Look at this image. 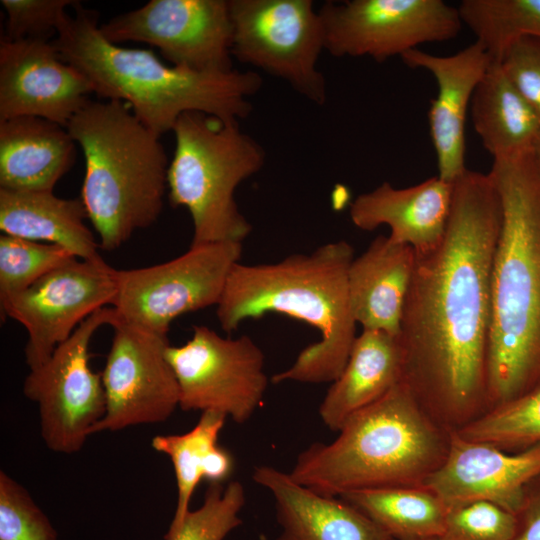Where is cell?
<instances>
[{
	"instance_id": "6da1fadb",
	"label": "cell",
	"mask_w": 540,
	"mask_h": 540,
	"mask_svg": "<svg viewBox=\"0 0 540 540\" xmlns=\"http://www.w3.org/2000/svg\"><path fill=\"white\" fill-rule=\"evenodd\" d=\"M500 225L490 174L467 169L453 183L442 240L415 252L398 335L402 381L449 431L488 409L491 272Z\"/></svg>"
},
{
	"instance_id": "7a4b0ae2",
	"label": "cell",
	"mask_w": 540,
	"mask_h": 540,
	"mask_svg": "<svg viewBox=\"0 0 540 540\" xmlns=\"http://www.w3.org/2000/svg\"><path fill=\"white\" fill-rule=\"evenodd\" d=\"M501 204L491 272L488 409L540 383V160L533 150L493 159Z\"/></svg>"
},
{
	"instance_id": "3957f363",
	"label": "cell",
	"mask_w": 540,
	"mask_h": 540,
	"mask_svg": "<svg viewBox=\"0 0 540 540\" xmlns=\"http://www.w3.org/2000/svg\"><path fill=\"white\" fill-rule=\"evenodd\" d=\"M353 259L352 245L338 240L276 263L239 262L216 306L218 322L230 333L245 320L280 313L314 327L320 340L304 348L271 382L332 383L345 367L357 337L348 292Z\"/></svg>"
},
{
	"instance_id": "277c9868",
	"label": "cell",
	"mask_w": 540,
	"mask_h": 540,
	"mask_svg": "<svg viewBox=\"0 0 540 540\" xmlns=\"http://www.w3.org/2000/svg\"><path fill=\"white\" fill-rule=\"evenodd\" d=\"M52 40L62 59L79 70L93 91L129 105L158 136L173 130L186 112H202L228 122L245 119L250 98L262 87L251 70L198 72L164 64L151 50L126 48L107 40L95 12L78 1Z\"/></svg>"
},
{
	"instance_id": "5b68a950",
	"label": "cell",
	"mask_w": 540,
	"mask_h": 540,
	"mask_svg": "<svg viewBox=\"0 0 540 540\" xmlns=\"http://www.w3.org/2000/svg\"><path fill=\"white\" fill-rule=\"evenodd\" d=\"M331 443L302 451L289 472L325 496L424 485L443 463L451 431L438 424L403 381L350 417Z\"/></svg>"
},
{
	"instance_id": "8992f818",
	"label": "cell",
	"mask_w": 540,
	"mask_h": 540,
	"mask_svg": "<svg viewBox=\"0 0 540 540\" xmlns=\"http://www.w3.org/2000/svg\"><path fill=\"white\" fill-rule=\"evenodd\" d=\"M66 129L85 159L87 216L100 248L114 250L162 211L169 164L160 136L119 100H90Z\"/></svg>"
},
{
	"instance_id": "52a82bcc",
	"label": "cell",
	"mask_w": 540,
	"mask_h": 540,
	"mask_svg": "<svg viewBox=\"0 0 540 540\" xmlns=\"http://www.w3.org/2000/svg\"><path fill=\"white\" fill-rule=\"evenodd\" d=\"M175 151L168 168V195L185 207L193 223L191 245L241 242L252 226L235 201L237 187L259 172L264 148L239 122L186 112L173 130Z\"/></svg>"
},
{
	"instance_id": "ba28073f",
	"label": "cell",
	"mask_w": 540,
	"mask_h": 540,
	"mask_svg": "<svg viewBox=\"0 0 540 540\" xmlns=\"http://www.w3.org/2000/svg\"><path fill=\"white\" fill-rule=\"evenodd\" d=\"M232 55L285 81L322 106L327 84L318 69L324 29L311 0H229Z\"/></svg>"
},
{
	"instance_id": "9c48e42d",
	"label": "cell",
	"mask_w": 540,
	"mask_h": 540,
	"mask_svg": "<svg viewBox=\"0 0 540 540\" xmlns=\"http://www.w3.org/2000/svg\"><path fill=\"white\" fill-rule=\"evenodd\" d=\"M241 256V242H214L190 245L164 263L116 269L112 308L127 323L167 336L171 322L180 315L217 306Z\"/></svg>"
},
{
	"instance_id": "30bf717a",
	"label": "cell",
	"mask_w": 540,
	"mask_h": 540,
	"mask_svg": "<svg viewBox=\"0 0 540 540\" xmlns=\"http://www.w3.org/2000/svg\"><path fill=\"white\" fill-rule=\"evenodd\" d=\"M115 317V310L107 307L90 315L24 381V395L39 407L43 441L54 452H78L105 415L102 376L89 366V345L95 332Z\"/></svg>"
},
{
	"instance_id": "8fae6325",
	"label": "cell",
	"mask_w": 540,
	"mask_h": 540,
	"mask_svg": "<svg viewBox=\"0 0 540 540\" xmlns=\"http://www.w3.org/2000/svg\"><path fill=\"white\" fill-rule=\"evenodd\" d=\"M166 357L184 411H215L241 424L263 401L269 383L265 357L247 335L222 337L207 326L195 325L186 343L167 347Z\"/></svg>"
},
{
	"instance_id": "7c38bea8",
	"label": "cell",
	"mask_w": 540,
	"mask_h": 540,
	"mask_svg": "<svg viewBox=\"0 0 540 540\" xmlns=\"http://www.w3.org/2000/svg\"><path fill=\"white\" fill-rule=\"evenodd\" d=\"M318 13L332 56L378 62L451 40L463 26L458 8L443 0L326 1Z\"/></svg>"
},
{
	"instance_id": "4fadbf2b",
	"label": "cell",
	"mask_w": 540,
	"mask_h": 540,
	"mask_svg": "<svg viewBox=\"0 0 540 540\" xmlns=\"http://www.w3.org/2000/svg\"><path fill=\"white\" fill-rule=\"evenodd\" d=\"M100 30L114 44L155 46L173 66L198 72L234 69L229 0H151Z\"/></svg>"
},
{
	"instance_id": "5bb4252c",
	"label": "cell",
	"mask_w": 540,
	"mask_h": 540,
	"mask_svg": "<svg viewBox=\"0 0 540 540\" xmlns=\"http://www.w3.org/2000/svg\"><path fill=\"white\" fill-rule=\"evenodd\" d=\"M116 269L104 259H74L48 273L26 290L0 301L2 316L24 326L29 369L46 362L90 315L112 305Z\"/></svg>"
},
{
	"instance_id": "9a60e30c",
	"label": "cell",
	"mask_w": 540,
	"mask_h": 540,
	"mask_svg": "<svg viewBox=\"0 0 540 540\" xmlns=\"http://www.w3.org/2000/svg\"><path fill=\"white\" fill-rule=\"evenodd\" d=\"M116 313V312H115ZM101 373L106 412L91 434L166 421L179 407V387L166 357L167 336L120 319Z\"/></svg>"
},
{
	"instance_id": "2e32d148",
	"label": "cell",
	"mask_w": 540,
	"mask_h": 540,
	"mask_svg": "<svg viewBox=\"0 0 540 540\" xmlns=\"http://www.w3.org/2000/svg\"><path fill=\"white\" fill-rule=\"evenodd\" d=\"M88 79L60 56L52 40L0 42V121L32 116L63 127L90 101Z\"/></svg>"
},
{
	"instance_id": "e0dca14e",
	"label": "cell",
	"mask_w": 540,
	"mask_h": 540,
	"mask_svg": "<svg viewBox=\"0 0 540 540\" xmlns=\"http://www.w3.org/2000/svg\"><path fill=\"white\" fill-rule=\"evenodd\" d=\"M540 477V445L510 453L451 431L447 455L424 486L447 508L475 501L496 504L514 514L528 486Z\"/></svg>"
},
{
	"instance_id": "ac0fdd59",
	"label": "cell",
	"mask_w": 540,
	"mask_h": 540,
	"mask_svg": "<svg viewBox=\"0 0 540 540\" xmlns=\"http://www.w3.org/2000/svg\"><path fill=\"white\" fill-rule=\"evenodd\" d=\"M410 68L424 69L436 80L428 122L438 177L454 183L466 170L465 123L473 93L493 60L477 41L449 56L413 49L401 56Z\"/></svg>"
},
{
	"instance_id": "d6986e66",
	"label": "cell",
	"mask_w": 540,
	"mask_h": 540,
	"mask_svg": "<svg viewBox=\"0 0 540 540\" xmlns=\"http://www.w3.org/2000/svg\"><path fill=\"white\" fill-rule=\"evenodd\" d=\"M452 194L453 183L438 176L405 188L385 181L358 195L350 205L349 216L360 230L373 231L386 225L390 241L411 246L416 253L425 252L444 236Z\"/></svg>"
},
{
	"instance_id": "ffe728a7",
	"label": "cell",
	"mask_w": 540,
	"mask_h": 540,
	"mask_svg": "<svg viewBox=\"0 0 540 540\" xmlns=\"http://www.w3.org/2000/svg\"><path fill=\"white\" fill-rule=\"evenodd\" d=\"M252 478L273 497L281 527L276 540H393L348 502L299 484L289 472L260 465Z\"/></svg>"
},
{
	"instance_id": "44dd1931",
	"label": "cell",
	"mask_w": 540,
	"mask_h": 540,
	"mask_svg": "<svg viewBox=\"0 0 540 540\" xmlns=\"http://www.w3.org/2000/svg\"><path fill=\"white\" fill-rule=\"evenodd\" d=\"M415 264L411 246L377 236L348 270L352 314L363 330L398 336Z\"/></svg>"
},
{
	"instance_id": "7402d4cb",
	"label": "cell",
	"mask_w": 540,
	"mask_h": 540,
	"mask_svg": "<svg viewBox=\"0 0 540 540\" xmlns=\"http://www.w3.org/2000/svg\"><path fill=\"white\" fill-rule=\"evenodd\" d=\"M74 160L66 127L32 116L0 121L1 189L53 191Z\"/></svg>"
},
{
	"instance_id": "603a6c76",
	"label": "cell",
	"mask_w": 540,
	"mask_h": 540,
	"mask_svg": "<svg viewBox=\"0 0 540 540\" xmlns=\"http://www.w3.org/2000/svg\"><path fill=\"white\" fill-rule=\"evenodd\" d=\"M403 378V352L398 336L362 330L340 375L324 396L319 414L332 431L386 395Z\"/></svg>"
},
{
	"instance_id": "cb8c5ba5",
	"label": "cell",
	"mask_w": 540,
	"mask_h": 540,
	"mask_svg": "<svg viewBox=\"0 0 540 540\" xmlns=\"http://www.w3.org/2000/svg\"><path fill=\"white\" fill-rule=\"evenodd\" d=\"M81 198L64 199L53 191L0 188V229L10 236L62 246L81 260L99 261V242L85 225Z\"/></svg>"
},
{
	"instance_id": "d4e9b609",
	"label": "cell",
	"mask_w": 540,
	"mask_h": 540,
	"mask_svg": "<svg viewBox=\"0 0 540 540\" xmlns=\"http://www.w3.org/2000/svg\"><path fill=\"white\" fill-rule=\"evenodd\" d=\"M469 109L474 129L493 159L532 149L540 132V116L494 61L477 85Z\"/></svg>"
},
{
	"instance_id": "484cf974",
	"label": "cell",
	"mask_w": 540,
	"mask_h": 540,
	"mask_svg": "<svg viewBox=\"0 0 540 540\" xmlns=\"http://www.w3.org/2000/svg\"><path fill=\"white\" fill-rule=\"evenodd\" d=\"M226 418L219 412L204 411L188 432L157 435L152 439V447L170 458L177 483L176 509L165 536L174 534L181 525L201 480L222 483L231 475L233 459L218 445Z\"/></svg>"
},
{
	"instance_id": "4316f807",
	"label": "cell",
	"mask_w": 540,
	"mask_h": 540,
	"mask_svg": "<svg viewBox=\"0 0 540 540\" xmlns=\"http://www.w3.org/2000/svg\"><path fill=\"white\" fill-rule=\"evenodd\" d=\"M339 498L365 514L393 540L438 539L444 531L448 508L424 485L363 490Z\"/></svg>"
},
{
	"instance_id": "83f0119b",
	"label": "cell",
	"mask_w": 540,
	"mask_h": 540,
	"mask_svg": "<svg viewBox=\"0 0 540 540\" xmlns=\"http://www.w3.org/2000/svg\"><path fill=\"white\" fill-rule=\"evenodd\" d=\"M457 8L493 61L519 38H540V0H463Z\"/></svg>"
},
{
	"instance_id": "f1b7e54d",
	"label": "cell",
	"mask_w": 540,
	"mask_h": 540,
	"mask_svg": "<svg viewBox=\"0 0 540 540\" xmlns=\"http://www.w3.org/2000/svg\"><path fill=\"white\" fill-rule=\"evenodd\" d=\"M455 432L510 453L540 445V383L486 410Z\"/></svg>"
},
{
	"instance_id": "f546056e",
	"label": "cell",
	"mask_w": 540,
	"mask_h": 540,
	"mask_svg": "<svg viewBox=\"0 0 540 540\" xmlns=\"http://www.w3.org/2000/svg\"><path fill=\"white\" fill-rule=\"evenodd\" d=\"M76 258L59 245L1 235L0 301L21 293Z\"/></svg>"
},
{
	"instance_id": "4dcf8cb0",
	"label": "cell",
	"mask_w": 540,
	"mask_h": 540,
	"mask_svg": "<svg viewBox=\"0 0 540 540\" xmlns=\"http://www.w3.org/2000/svg\"><path fill=\"white\" fill-rule=\"evenodd\" d=\"M246 496L239 481L226 487L210 483L202 505L189 510L177 531L164 540H225L227 535L242 524L239 516Z\"/></svg>"
},
{
	"instance_id": "1f68e13d",
	"label": "cell",
	"mask_w": 540,
	"mask_h": 540,
	"mask_svg": "<svg viewBox=\"0 0 540 540\" xmlns=\"http://www.w3.org/2000/svg\"><path fill=\"white\" fill-rule=\"evenodd\" d=\"M0 540H58L56 530L28 491L0 472Z\"/></svg>"
},
{
	"instance_id": "d6a6232c",
	"label": "cell",
	"mask_w": 540,
	"mask_h": 540,
	"mask_svg": "<svg viewBox=\"0 0 540 540\" xmlns=\"http://www.w3.org/2000/svg\"><path fill=\"white\" fill-rule=\"evenodd\" d=\"M516 514L490 502L475 501L448 509L437 540H513Z\"/></svg>"
},
{
	"instance_id": "836d02e7",
	"label": "cell",
	"mask_w": 540,
	"mask_h": 540,
	"mask_svg": "<svg viewBox=\"0 0 540 540\" xmlns=\"http://www.w3.org/2000/svg\"><path fill=\"white\" fill-rule=\"evenodd\" d=\"M70 0H1L8 20L5 39L51 41L67 15Z\"/></svg>"
},
{
	"instance_id": "e575fe53",
	"label": "cell",
	"mask_w": 540,
	"mask_h": 540,
	"mask_svg": "<svg viewBox=\"0 0 540 540\" xmlns=\"http://www.w3.org/2000/svg\"><path fill=\"white\" fill-rule=\"evenodd\" d=\"M494 62L540 116V38L515 40Z\"/></svg>"
},
{
	"instance_id": "d590c367",
	"label": "cell",
	"mask_w": 540,
	"mask_h": 540,
	"mask_svg": "<svg viewBox=\"0 0 540 540\" xmlns=\"http://www.w3.org/2000/svg\"><path fill=\"white\" fill-rule=\"evenodd\" d=\"M516 516L513 540H540V477L528 486L524 503Z\"/></svg>"
},
{
	"instance_id": "8d00e7d4",
	"label": "cell",
	"mask_w": 540,
	"mask_h": 540,
	"mask_svg": "<svg viewBox=\"0 0 540 540\" xmlns=\"http://www.w3.org/2000/svg\"><path fill=\"white\" fill-rule=\"evenodd\" d=\"M532 150L534 154L537 156V158L540 160V132L538 133V136L536 137Z\"/></svg>"
},
{
	"instance_id": "74e56055",
	"label": "cell",
	"mask_w": 540,
	"mask_h": 540,
	"mask_svg": "<svg viewBox=\"0 0 540 540\" xmlns=\"http://www.w3.org/2000/svg\"><path fill=\"white\" fill-rule=\"evenodd\" d=\"M427 540H437V539H427Z\"/></svg>"
}]
</instances>
